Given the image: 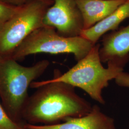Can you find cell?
Segmentation results:
<instances>
[{"instance_id":"9","label":"cell","mask_w":129,"mask_h":129,"mask_svg":"<svg viewBox=\"0 0 129 129\" xmlns=\"http://www.w3.org/2000/svg\"><path fill=\"white\" fill-rule=\"evenodd\" d=\"M76 1L82 15L84 30L105 18L127 0Z\"/></svg>"},{"instance_id":"6","label":"cell","mask_w":129,"mask_h":129,"mask_svg":"<svg viewBox=\"0 0 129 129\" xmlns=\"http://www.w3.org/2000/svg\"><path fill=\"white\" fill-rule=\"evenodd\" d=\"M44 24L64 37L80 36L84 30L83 17L76 0H54L46 11Z\"/></svg>"},{"instance_id":"2","label":"cell","mask_w":129,"mask_h":129,"mask_svg":"<svg viewBox=\"0 0 129 129\" xmlns=\"http://www.w3.org/2000/svg\"><path fill=\"white\" fill-rule=\"evenodd\" d=\"M100 44H97L77 63L64 74L56 73L54 78L45 80L48 82H61L82 89L93 100L104 105L105 100L102 93L109 82L115 79L123 71L129 61V56L109 61L104 68L99 55Z\"/></svg>"},{"instance_id":"12","label":"cell","mask_w":129,"mask_h":129,"mask_svg":"<svg viewBox=\"0 0 129 129\" xmlns=\"http://www.w3.org/2000/svg\"><path fill=\"white\" fill-rule=\"evenodd\" d=\"M0 129H28L13 120L0 102Z\"/></svg>"},{"instance_id":"1","label":"cell","mask_w":129,"mask_h":129,"mask_svg":"<svg viewBox=\"0 0 129 129\" xmlns=\"http://www.w3.org/2000/svg\"><path fill=\"white\" fill-rule=\"evenodd\" d=\"M30 88L37 90L28 97L22 113L29 124H57L68 118L85 115L92 110L90 103L67 83L35 81Z\"/></svg>"},{"instance_id":"13","label":"cell","mask_w":129,"mask_h":129,"mask_svg":"<svg viewBox=\"0 0 129 129\" xmlns=\"http://www.w3.org/2000/svg\"><path fill=\"white\" fill-rule=\"evenodd\" d=\"M5 3L9 4L10 5H13L15 6H21L24 5L28 2L33 1H37L44 3L49 6H51L53 4L54 2V0H2Z\"/></svg>"},{"instance_id":"5","label":"cell","mask_w":129,"mask_h":129,"mask_svg":"<svg viewBox=\"0 0 129 129\" xmlns=\"http://www.w3.org/2000/svg\"><path fill=\"white\" fill-rule=\"evenodd\" d=\"M49 7L37 1L21 5L0 31V55L10 56L30 34L45 26L44 19Z\"/></svg>"},{"instance_id":"7","label":"cell","mask_w":129,"mask_h":129,"mask_svg":"<svg viewBox=\"0 0 129 129\" xmlns=\"http://www.w3.org/2000/svg\"><path fill=\"white\" fill-rule=\"evenodd\" d=\"M28 129H116L114 120L102 111L97 105L92 106L88 114L70 117L62 122L51 125H24Z\"/></svg>"},{"instance_id":"14","label":"cell","mask_w":129,"mask_h":129,"mask_svg":"<svg viewBox=\"0 0 129 129\" xmlns=\"http://www.w3.org/2000/svg\"><path fill=\"white\" fill-rule=\"evenodd\" d=\"M115 82L118 86L129 88V74L128 73L124 72V71L121 72L114 79Z\"/></svg>"},{"instance_id":"3","label":"cell","mask_w":129,"mask_h":129,"mask_svg":"<svg viewBox=\"0 0 129 129\" xmlns=\"http://www.w3.org/2000/svg\"><path fill=\"white\" fill-rule=\"evenodd\" d=\"M49 64L48 60L44 59L26 67L11 56L0 55V101L14 121L22 117L31 84L44 74Z\"/></svg>"},{"instance_id":"8","label":"cell","mask_w":129,"mask_h":129,"mask_svg":"<svg viewBox=\"0 0 129 129\" xmlns=\"http://www.w3.org/2000/svg\"><path fill=\"white\" fill-rule=\"evenodd\" d=\"M99 55L102 63L129 56V24L102 37Z\"/></svg>"},{"instance_id":"11","label":"cell","mask_w":129,"mask_h":129,"mask_svg":"<svg viewBox=\"0 0 129 129\" xmlns=\"http://www.w3.org/2000/svg\"><path fill=\"white\" fill-rule=\"evenodd\" d=\"M20 7L10 5L0 0V31L10 19L18 12Z\"/></svg>"},{"instance_id":"10","label":"cell","mask_w":129,"mask_h":129,"mask_svg":"<svg viewBox=\"0 0 129 129\" xmlns=\"http://www.w3.org/2000/svg\"><path fill=\"white\" fill-rule=\"evenodd\" d=\"M128 18L129 0H127L105 18L92 27L83 30L80 36L95 45L104 35L111 31L117 30L120 24Z\"/></svg>"},{"instance_id":"4","label":"cell","mask_w":129,"mask_h":129,"mask_svg":"<svg viewBox=\"0 0 129 129\" xmlns=\"http://www.w3.org/2000/svg\"><path fill=\"white\" fill-rule=\"evenodd\" d=\"M94 46L80 36L64 37L54 28L44 26L30 34L10 56L18 61L28 55L39 53L72 54L78 61L87 55Z\"/></svg>"}]
</instances>
